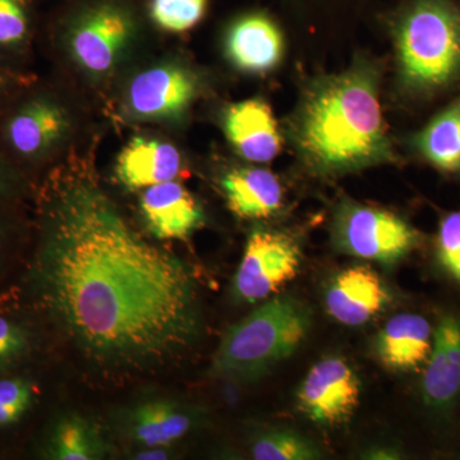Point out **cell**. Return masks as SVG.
I'll list each match as a JSON object with an SVG mask.
<instances>
[{
  "label": "cell",
  "mask_w": 460,
  "mask_h": 460,
  "mask_svg": "<svg viewBox=\"0 0 460 460\" xmlns=\"http://www.w3.org/2000/svg\"><path fill=\"white\" fill-rule=\"evenodd\" d=\"M361 398V383L341 357L321 359L308 371L296 393L298 408L323 426H338L353 416Z\"/></svg>",
  "instance_id": "obj_10"
},
{
  "label": "cell",
  "mask_w": 460,
  "mask_h": 460,
  "mask_svg": "<svg viewBox=\"0 0 460 460\" xmlns=\"http://www.w3.org/2000/svg\"><path fill=\"white\" fill-rule=\"evenodd\" d=\"M434 261L443 277L460 287V210L440 217L434 238Z\"/></svg>",
  "instance_id": "obj_25"
},
{
  "label": "cell",
  "mask_w": 460,
  "mask_h": 460,
  "mask_svg": "<svg viewBox=\"0 0 460 460\" xmlns=\"http://www.w3.org/2000/svg\"><path fill=\"white\" fill-rule=\"evenodd\" d=\"M142 217L151 234L159 239H184L204 223L198 199L180 181L148 187L140 199Z\"/></svg>",
  "instance_id": "obj_15"
},
{
  "label": "cell",
  "mask_w": 460,
  "mask_h": 460,
  "mask_svg": "<svg viewBox=\"0 0 460 460\" xmlns=\"http://www.w3.org/2000/svg\"><path fill=\"white\" fill-rule=\"evenodd\" d=\"M168 458V454H166L165 450L157 449V447H150V450H146V452L138 453V456H136V459H166Z\"/></svg>",
  "instance_id": "obj_31"
},
{
  "label": "cell",
  "mask_w": 460,
  "mask_h": 460,
  "mask_svg": "<svg viewBox=\"0 0 460 460\" xmlns=\"http://www.w3.org/2000/svg\"><path fill=\"white\" fill-rule=\"evenodd\" d=\"M190 428L189 414L172 402H145L133 411V436L147 447H168L189 434Z\"/></svg>",
  "instance_id": "obj_20"
},
{
  "label": "cell",
  "mask_w": 460,
  "mask_h": 460,
  "mask_svg": "<svg viewBox=\"0 0 460 460\" xmlns=\"http://www.w3.org/2000/svg\"><path fill=\"white\" fill-rule=\"evenodd\" d=\"M377 65L358 58L341 74L317 78L305 90L290 137L305 168L337 177L396 162L378 100Z\"/></svg>",
  "instance_id": "obj_2"
},
{
  "label": "cell",
  "mask_w": 460,
  "mask_h": 460,
  "mask_svg": "<svg viewBox=\"0 0 460 460\" xmlns=\"http://www.w3.org/2000/svg\"><path fill=\"white\" fill-rule=\"evenodd\" d=\"M181 172L180 151L168 142L135 137L118 156L115 174L126 189L146 190L175 181Z\"/></svg>",
  "instance_id": "obj_17"
},
{
  "label": "cell",
  "mask_w": 460,
  "mask_h": 460,
  "mask_svg": "<svg viewBox=\"0 0 460 460\" xmlns=\"http://www.w3.org/2000/svg\"><path fill=\"white\" fill-rule=\"evenodd\" d=\"M32 274L42 305L100 365L147 367L198 337L192 272L142 238L91 180L54 190Z\"/></svg>",
  "instance_id": "obj_1"
},
{
  "label": "cell",
  "mask_w": 460,
  "mask_h": 460,
  "mask_svg": "<svg viewBox=\"0 0 460 460\" xmlns=\"http://www.w3.org/2000/svg\"><path fill=\"white\" fill-rule=\"evenodd\" d=\"M332 243L339 252L394 265L419 250L423 237L401 215L344 199L335 210Z\"/></svg>",
  "instance_id": "obj_7"
},
{
  "label": "cell",
  "mask_w": 460,
  "mask_h": 460,
  "mask_svg": "<svg viewBox=\"0 0 460 460\" xmlns=\"http://www.w3.org/2000/svg\"><path fill=\"white\" fill-rule=\"evenodd\" d=\"M402 95L432 102L460 84V0H404L392 21Z\"/></svg>",
  "instance_id": "obj_3"
},
{
  "label": "cell",
  "mask_w": 460,
  "mask_h": 460,
  "mask_svg": "<svg viewBox=\"0 0 460 460\" xmlns=\"http://www.w3.org/2000/svg\"><path fill=\"white\" fill-rule=\"evenodd\" d=\"M30 335L16 321L0 316V368L9 367L29 352Z\"/></svg>",
  "instance_id": "obj_27"
},
{
  "label": "cell",
  "mask_w": 460,
  "mask_h": 460,
  "mask_svg": "<svg viewBox=\"0 0 460 460\" xmlns=\"http://www.w3.org/2000/svg\"><path fill=\"white\" fill-rule=\"evenodd\" d=\"M251 454L256 460L320 459L319 445L292 429H271L253 441Z\"/></svg>",
  "instance_id": "obj_23"
},
{
  "label": "cell",
  "mask_w": 460,
  "mask_h": 460,
  "mask_svg": "<svg viewBox=\"0 0 460 460\" xmlns=\"http://www.w3.org/2000/svg\"><path fill=\"white\" fill-rule=\"evenodd\" d=\"M365 458L375 460H395L401 459L402 454L395 447H375L365 454Z\"/></svg>",
  "instance_id": "obj_30"
},
{
  "label": "cell",
  "mask_w": 460,
  "mask_h": 460,
  "mask_svg": "<svg viewBox=\"0 0 460 460\" xmlns=\"http://www.w3.org/2000/svg\"><path fill=\"white\" fill-rule=\"evenodd\" d=\"M29 83V78L20 71L0 65V111Z\"/></svg>",
  "instance_id": "obj_29"
},
{
  "label": "cell",
  "mask_w": 460,
  "mask_h": 460,
  "mask_svg": "<svg viewBox=\"0 0 460 460\" xmlns=\"http://www.w3.org/2000/svg\"><path fill=\"white\" fill-rule=\"evenodd\" d=\"M135 0H78L59 21L63 41L84 74L107 77L138 30Z\"/></svg>",
  "instance_id": "obj_5"
},
{
  "label": "cell",
  "mask_w": 460,
  "mask_h": 460,
  "mask_svg": "<svg viewBox=\"0 0 460 460\" xmlns=\"http://www.w3.org/2000/svg\"><path fill=\"white\" fill-rule=\"evenodd\" d=\"M69 127L65 105L29 83L0 111V154L17 168L40 164L63 144Z\"/></svg>",
  "instance_id": "obj_6"
},
{
  "label": "cell",
  "mask_w": 460,
  "mask_h": 460,
  "mask_svg": "<svg viewBox=\"0 0 460 460\" xmlns=\"http://www.w3.org/2000/svg\"><path fill=\"white\" fill-rule=\"evenodd\" d=\"M420 401L432 419L449 422L460 407V314L435 321L434 345L420 371Z\"/></svg>",
  "instance_id": "obj_9"
},
{
  "label": "cell",
  "mask_w": 460,
  "mask_h": 460,
  "mask_svg": "<svg viewBox=\"0 0 460 460\" xmlns=\"http://www.w3.org/2000/svg\"><path fill=\"white\" fill-rule=\"evenodd\" d=\"M435 323L420 314H395L374 341V350L387 370L413 374L428 362L434 345Z\"/></svg>",
  "instance_id": "obj_13"
},
{
  "label": "cell",
  "mask_w": 460,
  "mask_h": 460,
  "mask_svg": "<svg viewBox=\"0 0 460 460\" xmlns=\"http://www.w3.org/2000/svg\"><path fill=\"white\" fill-rule=\"evenodd\" d=\"M198 93V80L189 69L154 66L132 78L126 91V109L138 120L180 119Z\"/></svg>",
  "instance_id": "obj_11"
},
{
  "label": "cell",
  "mask_w": 460,
  "mask_h": 460,
  "mask_svg": "<svg viewBox=\"0 0 460 460\" xmlns=\"http://www.w3.org/2000/svg\"><path fill=\"white\" fill-rule=\"evenodd\" d=\"M36 0H0V65L18 71L35 35Z\"/></svg>",
  "instance_id": "obj_21"
},
{
  "label": "cell",
  "mask_w": 460,
  "mask_h": 460,
  "mask_svg": "<svg viewBox=\"0 0 460 460\" xmlns=\"http://www.w3.org/2000/svg\"><path fill=\"white\" fill-rule=\"evenodd\" d=\"M208 0H150L148 14L166 32L181 33L201 22Z\"/></svg>",
  "instance_id": "obj_24"
},
{
  "label": "cell",
  "mask_w": 460,
  "mask_h": 460,
  "mask_svg": "<svg viewBox=\"0 0 460 460\" xmlns=\"http://www.w3.org/2000/svg\"><path fill=\"white\" fill-rule=\"evenodd\" d=\"M0 241H2V226H0Z\"/></svg>",
  "instance_id": "obj_32"
},
{
  "label": "cell",
  "mask_w": 460,
  "mask_h": 460,
  "mask_svg": "<svg viewBox=\"0 0 460 460\" xmlns=\"http://www.w3.org/2000/svg\"><path fill=\"white\" fill-rule=\"evenodd\" d=\"M18 190H21L18 168L0 154V204L13 199Z\"/></svg>",
  "instance_id": "obj_28"
},
{
  "label": "cell",
  "mask_w": 460,
  "mask_h": 460,
  "mask_svg": "<svg viewBox=\"0 0 460 460\" xmlns=\"http://www.w3.org/2000/svg\"><path fill=\"white\" fill-rule=\"evenodd\" d=\"M226 50L233 65L247 74H266L279 65L284 39L268 14L251 12L229 26Z\"/></svg>",
  "instance_id": "obj_14"
},
{
  "label": "cell",
  "mask_w": 460,
  "mask_h": 460,
  "mask_svg": "<svg viewBox=\"0 0 460 460\" xmlns=\"http://www.w3.org/2000/svg\"><path fill=\"white\" fill-rule=\"evenodd\" d=\"M222 189L228 208L242 219H268L283 205L279 178L268 169H232L224 175Z\"/></svg>",
  "instance_id": "obj_18"
},
{
  "label": "cell",
  "mask_w": 460,
  "mask_h": 460,
  "mask_svg": "<svg viewBox=\"0 0 460 460\" xmlns=\"http://www.w3.org/2000/svg\"><path fill=\"white\" fill-rule=\"evenodd\" d=\"M45 456L56 460H91L100 456L98 435L87 420L66 416L58 420L45 445Z\"/></svg>",
  "instance_id": "obj_22"
},
{
  "label": "cell",
  "mask_w": 460,
  "mask_h": 460,
  "mask_svg": "<svg viewBox=\"0 0 460 460\" xmlns=\"http://www.w3.org/2000/svg\"><path fill=\"white\" fill-rule=\"evenodd\" d=\"M410 144L436 171L460 178V93L411 136Z\"/></svg>",
  "instance_id": "obj_19"
},
{
  "label": "cell",
  "mask_w": 460,
  "mask_h": 460,
  "mask_svg": "<svg viewBox=\"0 0 460 460\" xmlns=\"http://www.w3.org/2000/svg\"><path fill=\"white\" fill-rule=\"evenodd\" d=\"M311 323L310 308L295 296L269 298L224 334L213 374L233 381L262 377L298 349Z\"/></svg>",
  "instance_id": "obj_4"
},
{
  "label": "cell",
  "mask_w": 460,
  "mask_h": 460,
  "mask_svg": "<svg viewBox=\"0 0 460 460\" xmlns=\"http://www.w3.org/2000/svg\"><path fill=\"white\" fill-rule=\"evenodd\" d=\"M31 384L22 377L0 378V429L14 425L31 407Z\"/></svg>",
  "instance_id": "obj_26"
},
{
  "label": "cell",
  "mask_w": 460,
  "mask_h": 460,
  "mask_svg": "<svg viewBox=\"0 0 460 460\" xmlns=\"http://www.w3.org/2000/svg\"><path fill=\"white\" fill-rule=\"evenodd\" d=\"M301 262V247L295 238L279 230H253L235 274V296L247 304L271 298L295 279Z\"/></svg>",
  "instance_id": "obj_8"
},
{
  "label": "cell",
  "mask_w": 460,
  "mask_h": 460,
  "mask_svg": "<svg viewBox=\"0 0 460 460\" xmlns=\"http://www.w3.org/2000/svg\"><path fill=\"white\" fill-rule=\"evenodd\" d=\"M224 131L235 151L251 163L271 162L281 138L271 109L259 99L233 104L224 115Z\"/></svg>",
  "instance_id": "obj_16"
},
{
  "label": "cell",
  "mask_w": 460,
  "mask_h": 460,
  "mask_svg": "<svg viewBox=\"0 0 460 460\" xmlns=\"http://www.w3.org/2000/svg\"><path fill=\"white\" fill-rule=\"evenodd\" d=\"M323 302L332 319L343 325L359 326L386 307L390 293L376 272L368 266L356 265L330 279Z\"/></svg>",
  "instance_id": "obj_12"
}]
</instances>
